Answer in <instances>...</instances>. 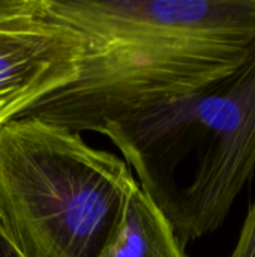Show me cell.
Here are the masks:
<instances>
[{
    "label": "cell",
    "instance_id": "obj_8",
    "mask_svg": "<svg viewBox=\"0 0 255 257\" xmlns=\"http://www.w3.org/2000/svg\"><path fill=\"white\" fill-rule=\"evenodd\" d=\"M0 257H26L17 247L11 235L8 233L2 220H0Z\"/></svg>",
    "mask_w": 255,
    "mask_h": 257
},
{
    "label": "cell",
    "instance_id": "obj_1",
    "mask_svg": "<svg viewBox=\"0 0 255 257\" xmlns=\"http://www.w3.org/2000/svg\"><path fill=\"white\" fill-rule=\"evenodd\" d=\"M78 30L74 81L17 117L99 133L137 108L192 93L236 71L255 41V0H45Z\"/></svg>",
    "mask_w": 255,
    "mask_h": 257
},
{
    "label": "cell",
    "instance_id": "obj_2",
    "mask_svg": "<svg viewBox=\"0 0 255 257\" xmlns=\"http://www.w3.org/2000/svg\"><path fill=\"white\" fill-rule=\"evenodd\" d=\"M101 134L123 154L183 248L215 232L255 169V41L231 74L129 111Z\"/></svg>",
    "mask_w": 255,
    "mask_h": 257
},
{
    "label": "cell",
    "instance_id": "obj_4",
    "mask_svg": "<svg viewBox=\"0 0 255 257\" xmlns=\"http://www.w3.org/2000/svg\"><path fill=\"white\" fill-rule=\"evenodd\" d=\"M84 45L78 30L48 11L0 23V126L74 81Z\"/></svg>",
    "mask_w": 255,
    "mask_h": 257
},
{
    "label": "cell",
    "instance_id": "obj_7",
    "mask_svg": "<svg viewBox=\"0 0 255 257\" xmlns=\"http://www.w3.org/2000/svg\"><path fill=\"white\" fill-rule=\"evenodd\" d=\"M231 257H255V200L246 214Z\"/></svg>",
    "mask_w": 255,
    "mask_h": 257
},
{
    "label": "cell",
    "instance_id": "obj_3",
    "mask_svg": "<svg viewBox=\"0 0 255 257\" xmlns=\"http://www.w3.org/2000/svg\"><path fill=\"white\" fill-rule=\"evenodd\" d=\"M138 188L126 161L36 117L0 126V220L26 257H99Z\"/></svg>",
    "mask_w": 255,
    "mask_h": 257
},
{
    "label": "cell",
    "instance_id": "obj_6",
    "mask_svg": "<svg viewBox=\"0 0 255 257\" xmlns=\"http://www.w3.org/2000/svg\"><path fill=\"white\" fill-rule=\"evenodd\" d=\"M47 14L45 0H0V23Z\"/></svg>",
    "mask_w": 255,
    "mask_h": 257
},
{
    "label": "cell",
    "instance_id": "obj_5",
    "mask_svg": "<svg viewBox=\"0 0 255 257\" xmlns=\"http://www.w3.org/2000/svg\"><path fill=\"white\" fill-rule=\"evenodd\" d=\"M99 257H186L170 223L140 188L131 196L120 224Z\"/></svg>",
    "mask_w": 255,
    "mask_h": 257
}]
</instances>
